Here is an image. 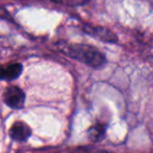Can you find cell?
<instances>
[{
    "mask_svg": "<svg viewBox=\"0 0 153 153\" xmlns=\"http://www.w3.org/2000/svg\"><path fill=\"white\" fill-rule=\"evenodd\" d=\"M65 51L70 58L93 69H100L107 62L105 55L91 45L83 43L70 44L66 46Z\"/></svg>",
    "mask_w": 153,
    "mask_h": 153,
    "instance_id": "obj_1",
    "label": "cell"
},
{
    "mask_svg": "<svg viewBox=\"0 0 153 153\" xmlns=\"http://www.w3.org/2000/svg\"><path fill=\"white\" fill-rule=\"evenodd\" d=\"M56 4H65L68 5H83L90 2V0H51Z\"/></svg>",
    "mask_w": 153,
    "mask_h": 153,
    "instance_id": "obj_7",
    "label": "cell"
},
{
    "mask_svg": "<svg viewBox=\"0 0 153 153\" xmlns=\"http://www.w3.org/2000/svg\"><path fill=\"white\" fill-rule=\"evenodd\" d=\"M9 135L15 142H24L30 137L31 129L26 123L18 121L13 123L10 127Z\"/></svg>",
    "mask_w": 153,
    "mask_h": 153,
    "instance_id": "obj_4",
    "label": "cell"
},
{
    "mask_svg": "<svg viewBox=\"0 0 153 153\" xmlns=\"http://www.w3.org/2000/svg\"><path fill=\"white\" fill-rule=\"evenodd\" d=\"M74 153H90V152H87V151H76V152H74Z\"/></svg>",
    "mask_w": 153,
    "mask_h": 153,
    "instance_id": "obj_9",
    "label": "cell"
},
{
    "mask_svg": "<svg viewBox=\"0 0 153 153\" xmlns=\"http://www.w3.org/2000/svg\"><path fill=\"white\" fill-rule=\"evenodd\" d=\"M3 99L4 104L12 109L19 110L24 106L25 94L18 87H7L3 93Z\"/></svg>",
    "mask_w": 153,
    "mask_h": 153,
    "instance_id": "obj_2",
    "label": "cell"
},
{
    "mask_svg": "<svg viewBox=\"0 0 153 153\" xmlns=\"http://www.w3.org/2000/svg\"><path fill=\"white\" fill-rule=\"evenodd\" d=\"M0 18L1 19H6V20H12V16L10 15L8 11L6 9H4V7H1V6H0Z\"/></svg>",
    "mask_w": 153,
    "mask_h": 153,
    "instance_id": "obj_8",
    "label": "cell"
},
{
    "mask_svg": "<svg viewBox=\"0 0 153 153\" xmlns=\"http://www.w3.org/2000/svg\"><path fill=\"white\" fill-rule=\"evenodd\" d=\"M22 72V65L21 63L9 64L0 68V80L13 81L20 77Z\"/></svg>",
    "mask_w": 153,
    "mask_h": 153,
    "instance_id": "obj_5",
    "label": "cell"
},
{
    "mask_svg": "<svg viewBox=\"0 0 153 153\" xmlns=\"http://www.w3.org/2000/svg\"><path fill=\"white\" fill-rule=\"evenodd\" d=\"M83 31L94 38H97L102 41L106 42H112L115 43L117 41V36L109 29L102 27V26H91V25H85L83 27Z\"/></svg>",
    "mask_w": 153,
    "mask_h": 153,
    "instance_id": "obj_3",
    "label": "cell"
},
{
    "mask_svg": "<svg viewBox=\"0 0 153 153\" xmlns=\"http://www.w3.org/2000/svg\"><path fill=\"white\" fill-rule=\"evenodd\" d=\"M107 126L104 124H95L88 130V135L90 140L94 142H100L104 139L106 135Z\"/></svg>",
    "mask_w": 153,
    "mask_h": 153,
    "instance_id": "obj_6",
    "label": "cell"
}]
</instances>
